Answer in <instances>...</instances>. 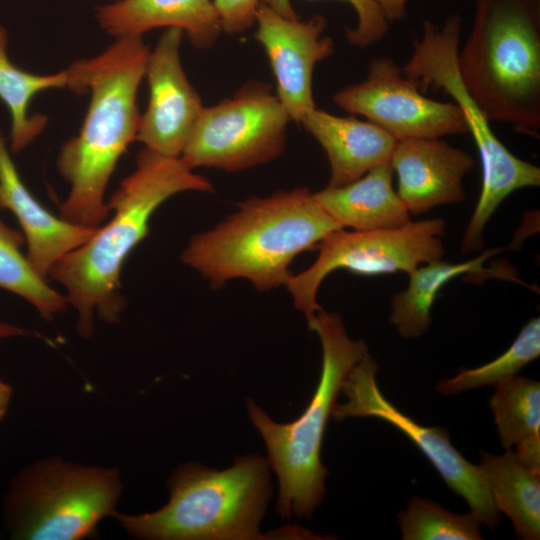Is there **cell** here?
Masks as SVG:
<instances>
[{"label": "cell", "instance_id": "obj_1", "mask_svg": "<svg viewBox=\"0 0 540 540\" xmlns=\"http://www.w3.org/2000/svg\"><path fill=\"white\" fill-rule=\"evenodd\" d=\"M149 47L142 36L116 40L102 53L74 61L68 89L90 93L79 133L64 142L57 156L59 175L70 185L60 217L96 229L110 209L105 192L116 165L135 141L140 114L137 93L145 75Z\"/></svg>", "mask_w": 540, "mask_h": 540}, {"label": "cell", "instance_id": "obj_2", "mask_svg": "<svg viewBox=\"0 0 540 540\" xmlns=\"http://www.w3.org/2000/svg\"><path fill=\"white\" fill-rule=\"evenodd\" d=\"M187 191L212 192L213 186L179 157L143 148L137 154L135 170L108 201L111 219L52 268L48 277L64 287L68 304L78 314L82 337L93 333L95 314L107 323L120 319L125 307L120 273L126 258L147 236L156 209Z\"/></svg>", "mask_w": 540, "mask_h": 540}, {"label": "cell", "instance_id": "obj_3", "mask_svg": "<svg viewBox=\"0 0 540 540\" xmlns=\"http://www.w3.org/2000/svg\"><path fill=\"white\" fill-rule=\"evenodd\" d=\"M338 229L308 188L279 191L242 201L212 229L192 236L181 261L214 289L245 279L269 291L286 285L296 256Z\"/></svg>", "mask_w": 540, "mask_h": 540}, {"label": "cell", "instance_id": "obj_4", "mask_svg": "<svg viewBox=\"0 0 540 540\" xmlns=\"http://www.w3.org/2000/svg\"><path fill=\"white\" fill-rule=\"evenodd\" d=\"M267 459L238 457L217 471L197 463L181 465L169 480L170 500L141 515L115 511L112 517L133 536L154 540L311 539L313 533L292 527L262 534L259 524L272 495Z\"/></svg>", "mask_w": 540, "mask_h": 540}, {"label": "cell", "instance_id": "obj_5", "mask_svg": "<svg viewBox=\"0 0 540 540\" xmlns=\"http://www.w3.org/2000/svg\"><path fill=\"white\" fill-rule=\"evenodd\" d=\"M458 70L490 122L538 138L540 0H476Z\"/></svg>", "mask_w": 540, "mask_h": 540}, {"label": "cell", "instance_id": "obj_6", "mask_svg": "<svg viewBox=\"0 0 540 540\" xmlns=\"http://www.w3.org/2000/svg\"><path fill=\"white\" fill-rule=\"evenodd\" d=\"M322 347L320 380L312 399L299 418L291 423L274 422L265 411L248 400V415L262 435L267 462L279 481L277 512L310 518L325 495L327 469L321 461L323 436L342 384L369 351L362 340H352L338 313L316 312L308 322Z\"/></svg>", "mask_w": 540, "mask_h": 540}, {"label": "cell", "instance_id": "obj_7", "mask_svg": "<svg viewBox=\"0 0 540 540\" xmlns=\"http://www.w3.org/2000/svg\"><path fill=\"white\" fill-rule=\"evenodd\" d=\"M461 18L449 15L441 27L423 22L422 34L402 67L421 90H442L461 109L482 166L481 192L462 238L464 253L481 250L483 232L500 204L513 192L540 185V168L511 153L498 139L480 107L468 93L458 70Z\"/></svg>", "mask_w": 540, "mask_h": 540}, {"label": "cell", "instance_id": "obj_8", "mask_svg": "<svg viewBox=\"0 0 540 540\" xmlns=\"http://www.w3.org/2000/svg\"><path fill=\"white\" fill-rule=\"evenodd\" d=\"M121 493L113 469L50 459L21 474L7 497L12 535L19 539L78 540L112 516Z\"/></svg>", "mask_w": 540, "mask_h": 540}, {"label": "cell", "instance_id": "obj_9", "mask_svg": "<svg viewBox=\"0 0 540 540\" xmlns=\"http://www.w3.org/2000/svg\"><path fill=\"white\" fill-rule=\"evenodd\" d=\"M291 119L266 83L243 84L232 97L204 107L179 158L190 169L233 173L278 158Z\"/></svg>", "mask_w": 540, "mask_h": 540}, {"label": "cell", "instance_id": "obj_10", "mask_svg": "<svg viewBox=\"0 0 540 540\" xmlns=\"http://www.w3.org/2000/svg\"><path fill=\"white\" fill-rule=\"evenodd\" d=\"M444 232L442 218L411 221L386 230H334L317 244L315 261L292 274L285 287L308 323L322 309L317 293L330 273L342 269L360 275L408 274L419 265L443 257Z\"/></svg>", "mask_w": 540, "mask_h": 540}, {"label": "cell", "instance_id": "obj_11", "mask_svg": "<svg viewBox=\"0 0 540 540\" xmlns=\"http://www.w3.org/2000/svg\"><path fill=\"white\" fill-rule=\"evenodd\" d=\"M377 362L370 353L357 362L346 376L341 392L346 402L335 403L331 416L341 421L352 417L381 419L405 434L428 458L447 486L468 504L470 512L490 529L500 522L490 492L478 465L470 463L451 444L446 429L426 427L390 403L376 380Z\"/></svg>", "mask_w": 540, "mask_h": 540}, {"label": "cell", "instance_id": "obj_12", "mask_svg": "<svg viewBox=\"0 0 540 540\" xmlns=\"http://www.w3.org/2000/svg\"><path fill=\"white\" fill-rule=\"evenodd\" d=\"M333 102L351 115L365 117L397 141L468 133L465 117L454 102L426 97L386 56L373 58L367 77L336 92Z\"/></svg>", "mask_w": 540, "mask_h": 540}, {"label": "cell", "instance_id": "obj_13", "mask_svg": "<svg viewBox=\"0 0 540 540\" xmlns=\"http://www.w3.org/2000/svg\"><path fill=\"white\" fill-rule=\"evenodd\" d=\"M184 36L167 28L149 53L144 77L149 101L140 115L136 141L168 157H179L204 106L183 69L180 47Z\"/></svg>", "mask_w": 540, "mask_h": 540}, {"label": "cell", "instance_id": "obj_14", "mask_svg": "<svg viewBox=\"0 0 540 540\" xmlns=\"http://www.w3.org/2000/svg\"><path fill=\"white\" fill-rule=\"evenodd\" d=\"M255 23V39L269 60L275 93L291 121L299 124L316 107L312 89L315 66L335 52L333 40L323 35L327 21L321 15L306 21L289 19L260 4Z\"/></svg>", "mask_w": 540, "mask_h": 540}, {"label": "cell", "instance_id": "obj_15", "mask_svg": "<svg viewBox=\"0 0 540 540\" xmlns=\"http://www.w3.org/2000/svg\"><path fill=\"white\" fill-rule=\"evenodd\" d=\"M389 163L397 176V194L410 214L465 199L464 177L475 160L441 138L398 140Z\"/></svg>", "mask_w": 540, "mask_h": 540}, {"label": "cell", "instance_id": "obj_16", "mask_svg": "<svg viewBox=\"0 0 540 540\" xmlns=\"http://www.w3.org/2000/svg\"><path fill=\"white\" fill-rule=\"evenodd\" d=\"M1 208L8 209L17 218L27 243L26 255L44 278L95 231L52 214L36 200L22 181L0 129Z\"/></svg>", "mask_w": 540, "mask_h": 540}, {"label": "cell", "instance_id": "obj_17", "mask_svg": "<svg viewBox=\"0 0 540 540\" xmlns=\"http://www.w3.org/2000/svg\"><path fill=\"white\" fill-rule=\"evenodd\" d=\"M319 143L330 165L327 186L347 185L389 162L397 140L370 121L338 116L317 106L299 123Z\"/></svg>", "mask_w": 540, "mask_h": 540}, {"label": "cell", "instance_id": "obj_18", "mask_svg": "<svg viewBox=\"0 0 540 540\" xmlns=\"http://www.w3.org/2000/svg\"><path fill=\"white\" fill-rule=\"evenodd\" d=\"M96 19L116 38L178 28L197 49L212 47L222 32L214 0H120L97 8Z\"/></svg>", "mask_w": 540, "mask_h": 540}, {"label": "cell", "instance_id": "obj_19", "mask_svg": "<svg viewBox=\"0 0 540 540\" xmlns=\"http://www.w3.org/2000/svg\"><path fill=\"white\" fill-rule=\"evenodd\" d=\"M393 170L382 163L359 179L314 192L325 212L341 227L358 231L386 230L411 222V214L393 188Z\"/></svg>", "mask_w": 540, "mask_h": 540}, {"label": "cell", "instance_id": "obj_20", "mask_svg": "<svg viewBox=\"0 0 540 540\" xmlns=\"http://www.w3.org/2000/svg\"><path fill=\"white\" fill-rule=\"evenodd\" d=\"M503 248H491L480 255L462 262L451 263L441 259L419 265L409 275L405 290L393 295L390 322L400 336L418 338L431 324L432 306L441 289L462 275L506 278L522 283L509 270L485 268L484 263Z\"/></svg>", "mask_w": 540, "mask_h": 540}, {"label": "cell", "instance_id": "obj_21", "mask_svg": "<svg viewBox=\"0 0 540 540\" xmlns=\"http://www.w3.org/2000/svg\"><path fill=\"white\" fill-rule=\"evenodd\" d=\"M478 466L496 508L508 516L517 537L538 540L540 473L521 463L511 448L499 456L481 452Z\"/></svg>", "mask_w": 540, "mask_h": 540}, {"label": "cell", "instance_id": "obj_22", "mask_svg": "<svg viewBox=\"0 0 540 540\" xmlns=\"http://www.w3.org/2000/svg\"><path fill=\"white\" fill-rule=\"evenodd\" d=\"M8 35L0 25V100L10 114V150L18 153L30 145L46 128L48 117L30 113L37 94L55 88H68L67 68L54 74L38 75L12 63L7 54Z\"/></svg>", "mask_w": 540, "mask_h": 540}, {"label": "cell", "instance_id": "obj_23", "mask_svg": "<svg viewBox=\"0 0 540 540\" xmlns=\"http://www.w3.org/2000/svg\"><path fill=\"white\" fill-rule=\"evenodd\" d=\"M489 405L502 447L522 457L540 453V384L515 375L497 383Z\"/></svg>", "mask_w": 540, "mask_h": 540}, {"label": "cell", "instance_id": "obj_24", "mask_svg": "<svg viewBox=\"0 0 540 540\" xmlns=\"http://www.w3.org/2000/svg\"><path fill=\"white\" fill-rule=\"evenodd\" d=\"M23 234L0 218V288L16 294L36 308L47 320L61 313L67 299L50 287L22 252Z\"/></svg>", "mask_w": 540, "mask_h": 540}, {"label": "cell", "instance_id": "obj_25", "mask_svg": "<svg viewBox=\"0 0 540 540\" xmlns=\"http://www.w3.org/2000/svg\"><path fill=\"white\" fill-rule=\"evenodd\" d=\"M540 355V319L527 322L510 347L496 359L477 368L462 370L437 383V392L455 395L511 378Z\"/></svg>", "mask_w": 540, "mask_h": 540}, {"label": "cell", "instance_id": "obj_26", "mask_svg": "<svg viewBox=\"0 0 540 540\" xmlns=\"http://www.w3.org/2000/svg\"><path fill=\"white\" fill-rule=\"evenodd\" d=\"M404 540H480L481 522L471 512L456 514L435 502L413 497L398 514Z\"/></svg>", "mask_w": 540, "mask_h": 540}, {"label": "cell", "instance_id": "obj_27", "mask_svg": "<svg viewBox=\"0 0 540 540\" xmlns=\"http://www.w3.org/2000/svg\"><path fill=\"white\" fill-rule=\"evenodd\" d=\"M354 9L357 23L346 28V38L350 45L366 48L383 40L389 31V21L376 0H340ZM261 4L278 14L289 18H299L290 0H261Z\"/></svg>", "mask_w": 540, "mask_h": 540}, {"label": "cell", "instance_id": "obj_28", "mask_svg": "<svg viewBox=\"0 0 540 540\" xmlns=\"http://www.w3.org/2000/svg\"><path fill=\"white\" fill-rule=\"evenodd\" d=\"M260 4L261 0H214L222 31L236 35L248 30Z\"/></svg>", "mask_w": 540, "mask_h": 540}, {"label": "cell", "instance_id": "obj_29", "mask_svg": "<svg viewBox=\"0 0 540 540\" xmlns=\"http://www.w3.org/2000/svg\"><path fill=\"white\" fill-rule=\"evenodd\" d=\"M389 23L402 20L407 15L408 0H376Z\"/></svg>", "mask_w": 540, "mask_h": 540}, {"label": "cell", "instance_id": "obj_30", "mask_svg": "<svg viewBox=\"0 0 540 540\" xmlns=\"http://www.w3.org/2000/svg\"><path fill=\"white\" fill-rule=\"evenodd\" d=\"M11 396V387L0 381V419H2L7 412Z\"/></svg>", "mask_w": 540, "mask_h": 540}, {"label": "cell", "instance_id": "obj_31", "mask_svg": "<svg viewBox=\"0 0 540 540\" xmlns=\"http://www.w3.org/2000/svg\"><path fill=\"white\" fill-rule=\"evenodd\" d=\"M29 331L0 322V338L28 335Z\"/></svg>", "mask_w": 540, "mask_h": 540}, {"label": "cell", "instance_id": "obj_32", "mask_svg": "<svg viewBox=\"0 0 540 540\" xmlns=\"http://www.w3.org/2000/svg\"><path fill=\"white\" fill-rule=\"evenodd\" d=\"M111 2H116V1H120V0H110Z\"/></svg>", "mask_w": 540, "mask_h": 540}]
</instances>
